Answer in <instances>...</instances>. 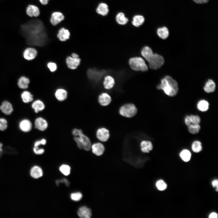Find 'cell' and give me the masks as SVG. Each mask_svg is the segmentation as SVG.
<instances>
[{"label":"cell","mask_w":218,"mask_h":218,"mask_svg":"<svg viewBox=\"0 0 218 218\" xmlns=\"http://www.w3.org/2000/svg\"><path fill=\"white\" fill-rule=\"evenodd\" d=\"M20 31L29 45L43 46L48 41L45 26L40 19H33L21 25Z\"/></svg>","instance_id":"6da1fadb"},{"label":"cell","mask_w":218,"mask_h":218,"mask_svg":"<svg viewBox=\"0 0 218 218\" xmlns=\"http://www.w3.org/2000/svg\"><path fill=\"white\" fill-rule=\"evenodd\" d=\"M141 53L149 63V67L152 69H158L163 65L164 61L163 57L157 53H154L151 49L148 46H144Z\"/></svg>","instance_id":"7a4b0ae2"},{"label":"cell","mask_w":218,"mask_h":218,"mask_svg":"<svg viewBox=\"0 0 218 218\" xmlns=\"http://www.w3.org/2000/svg\"><path fill=\"white\" fill-rule=\"evenodd\" d=\"M158 89L163 90L167 95L173 97L178 91V84L175 80L169 76H166L161 81V83L157 87Z\"/></svg>","instance_id":"3957f363"},{"label":"cell","mask_w":218,"mask_h":218,"mask_svg":"<svg viewBox=\"0 0 218 218\" xmlns=\"http://www.w3.org/2000/svg\"><path fill=\"white\" fill-rule=\"evenodd\" d=\"M72 134L79 148L87 151L91 149V144L90 140L83 133L82 130L75 128L72 130Z\"/></svg>","instance_id":"277c9868"},{"label":"cell","mask_w":218,"mask_h":218,"mask_svg":"<svg viewBox=\"0 0 218 218\" xmlns=\"http://www.w3.org/2000/svg\"><path fill=\"white\" fill-rule=\"evenodd\" d=\"M129 64L131 68L135 71H146L148 70L144 60L140 57L130 58L129 61Z\"/></svg>","instance_id":"5b68a950"},{"label":"cell","mask_w":218,"mask_h":218,"mask_svg":"<svg viewBox=\"0 0 218 218\" xmlns=\"http://www.w3.org/2000/svg\"><path fill=\"white\" fill-rule=\"evenodd\" d=\"M137 111V109L134 104H128L121 107L119 110V113L123 116L131 117L136 114Z\"/></svg>","instance_id":"8992f818"},{"label":"cell","mask_w":218,"mask_h":218,"mask_svg":"<svg viewBox=\"0 0 218 218\" xmlns=\"http://www.w3.org/2000/svg\"><path fill=\"white\" fill-rule=\"evenodd\" d=\"M106 72L105 70H100L93 68L89 69L87 73V77L90 80L97 82L102 78Z\"/></svg>","instance_id":"52a82bcc"},{"label":"cell","mask_w":218,"mask_h":218,"mask_svg":"<svg viewBox=\"0 0 218 218\" xmlns=\"http://www.w3.org/2000/svg\"><path fill=\"white\" fill-rule=\"evenodd\" d=\"M18 126L19 129L21 131L27 133L31 130L32 127V124L30 120L25 118L20 121Z\"/></svg>","instance_id":"ba28073f"},{"label":"cell","mask_w":218,"mask_h":218,"mask_svg":"<svg viewBox=\"0 0 218 218\" xmlns=\"http://www.w3.org/2000/svg\"><path fill=\"white\" fill-rule=\"evenodd\" d=\"M35 128L38 130L44 131L48 128V124L47 121L42 117H38L35 120L34 122Z\"/></svg>","instance_id":"9c48e42d"},{"label":"cell","mask_w":218,"mask_h":218,"mask_svg":"<svg viewBox=\"0 0 218 218\" xmlns=\"http://www.w3.org/2000/svg\"><path fill=\"white\" fill-rule=\"evenodd\" d=\"M64 18V17L62 13L55 12L51 14L50 20L52 25L55 26L63 20Z\"/></svg>","instance_id":"30bf717a"},{"label":"cell","mask_w":218,"mask_h":218,"mask_svg":"<svg viewBox=\"0 0 218 218\" xmlns=\"http://www.w3.org/2000/svg\"><path fill=\"white\" fill-rule=\"evenodd\" d=\"M81 60L79 58H75L68 56L66 59V62L68 68L72 70L76 69L80 64Z\"/></svg>","instance_id":"8fae6325"},{"label":"cell","mask_w":218,"mask_h":218,"mask_svg":"<svg viewBox=\"0 0 218 218\" xmlns=\"http://www.w3.org/2000/svg\"><path fill=\"white\" fill-rule=\"evenodd\" d=\"M0 110L5 114L8 115L13 111V108L11 103L7 101H4L0 105Z\"/></svg>","instance_id":"7c38bea8"},{"label":"cell","mask_w":218,"mask_h":218,"mask_svg":"<svg viewBox=\"0 0 218 218\" xmlns=\"http://www.w3.org/2000/svg\"><path fill=\"white\" fill-rule=\"evenodd\" d=\"M110 136L109 130L104 128L98 129L96 132V136L98 139L102 142L107 141Z\"/></svg>","instance_id":"4fadbf2b"},{"label":"cell","mask_w":218,"mask_h":218,"mask_svg":"<svg viewBox=\"0 0 218 218\" xmlns=\"http://www.w3.org/2000/svg\"><path fill=\"white\" fill-rule=\"evenodd\" d=\"M37 54V50L35 48L31 47L26 48L23 53L24 58L28 61L34 59L36 57Z\"/></svg>","instance_id":"5bb4252c"},{"label":"cell","mask_w":218,"mask_h":218,"mask_svg":"<svg viewBox=\"0 0 218 218\" xmlns=\"http://www.w3.org/2000/svg\"><path fill=\"white\" fill-rule=\"evenodd\" d=\"M70 33L67 29L64 28H61L58 32L57 37L61 41H65L70 38Z\"/></svg>","instance_id":"9a60e30c"},{"label":"cell","mask_w":218,"mask_h":218,"mask_svg":"<svg viewBox=\"0 0 218 218\" xmlns=\"http://www.w3.org/2000/svg\"><path fill=\"white\" fill-rule=\"evenodd\" d=\"M92 152L96 155L100 156L104 153V147L101 143H97L91 145V148Z\"/></svg>","instance_id":"2e32d148"},{"label":"cell","mask_w":218,"mask_h":218,"mask_svg":"<svg viewBox=\"0 0 218 218\" xmlns=\"http://www.w3.org/2000/svg\"><path fill=\"white\" fill-rule=\"evenodd\" d=\"M78 213V216L81 218H90L92 216L91 210L86 206L80 207Z\"/></svg>","instance_id":"e0dca14e"},{"label":"cell","mask_w":218,"mask_h":218,"mask_svg":"<svg viewBox=\"0 0 218 218\" xmlns=\"http://www.w3.org/2000/svg\"><path fill=\"white\" fill-rule=\"evenodd\" d=\"M26 12L29 16L32 17L38 16L40 14V11L39 8L36 6L31 5L27 7Z\"/></svg>","instance_id":"ac0fdd59"},{"label":"cell","mask_w":218,"mask_h":218,"mask_svg":"<svg viewBox=\"0 0 218 218\" xmlns=\"http://www.w3.org/2000/svg\"><path fill=\"white\" fill-rule=\"evenodd\" d=\"M31 107L34 112L36 113H38L45 109V105L42 101L40 100H37L32 102Z\"/></svg>","instance_id":"d6986e66"},{"label":"cell","mask_w":218,"mask_h":218,"mask_svg":"<svg viewBox=\"0 0 218 218\" xmlns=\"http://www.w3.org/2000/svg\"><path fill=\"white\" fill-rule=\"evenodd\" d=\"M68 92L64 89L58 88L56 90L54 93L55 96L58 101H62L66 99L68 97Z\"/></svg>","instance_id":"ffe728a7"},{"label":"cell","mask_w":218,"mask_h":218,"mask_svg":"<svg viewBox=\"0 0 218 218\" xmlns=\"http://www.w3.org/2000/svg\"><path fill=\"white\" fill-rule=\"evenodd\" d=\"M98 100L100 104L103 106H107L109 104L111 100L110 96L106 93H103L100 94Z\"/></svg>","instance_id":"44dd1931"},{"label":"cell","mask_w":218,"mask_h":218,"mask_svg":"<svg viewBox=\"0 0 218 218\" xmlns=\"http://www.w3.org/2000/svg\"><path fill=\"white\" fill-rule=\"evenodd\" d=\"M109 9L107 5L104 3H100L96 9V12L99 14L103 16L106 15L109 12Z\"/></svg>","instance_id":"7402d4cb"},{"label":"cell","mask_w":218,"mask_h":218,"mask_svg":"<svg viewBox=\"0 0 218 218\" xmlns=\"http://www.w3.org/2000/svg\"><path fill=\"white\" fill-rule=\"evenodd\" d=\"M30 173L32 177L37 179L42 176L43 171L40 167L37 166H35L31 168Z\"/></svg>","instance_id":"603a6c76"},{"label":"cell","mask_w":218,"mask_h":218,"mask_svg":"<svg viewBox=\"0 0 218 218\" xmlns=\"http://www.w3.org/2000/svg\"><path fill=\"white\" fill-rule=\"evenodd\" d=\"M141 150L144 153H149L153 149L152 143L150 141L144 140L140 143Z\"/></svg>","instance_id":"cb8c5ba5"},{"label":"cell","mask_w":218,"mask_h":218,"mask_svg":"<svg viewBox=\"0 0 218 218\" xmlns=\"http://www.w3.org/2000/svg\"><path fill=\"white\" fill-rule=\"evenodd\" d=\"M21 98L22 101L25 103H28L33 100V96L29 91H25L21 94Z\"/></svg>","instance_id":"d4e9b609"},{"label":"cell","mask_w":218,"mask_h":218,"mask_svg":"<svg viewBox=\"0 0 218 218\" xmlns=\"http://www.w3.org/2000/svg\"><path fill=\"white\" fill-rule=\"evenodd\" d=\"M114 79L111 76L108 75L105 77L103 85L105 89H109L111 88L114 86Z\"/></svg>","instance_id":"484cf974"},{"label":"cell","mask_w":218,"mask_h":218,"mask_svg":"<svg viewBox=\"0 0 218 218\" xmlns=\"http://www.w3.org/2000/svg\"><path fill=\"white\" fill-rule=\"evenodd\" d=\"M29 83L30 80L28 78L25 76H22L18 79V85L20 88L26 89L28 88Z\"/></svg>","instance_id":"4316f807"},{"label":"cell","mask_w":218,"mask_h":218,"mask_svg":"<svg viewBox=\"0 0 218 218\" xmlns=\"http://www.w3.org/2000/svg\"><path fill=\"white\" fill-rule=\"evenodd\" d=\"M216 84L213 81L209 79L206 82L203 89L204 91L207 93H210L213 92L215 89Z\"/></svg>","instance_id":"83f0119b"},{"label":"cell","mask_w":218,"mask_h":218,"mask_svg":"<svg viewBox=\"0 0 218 218\" xmlns=\"http://www.w3.org/2000/svg\"><path fill=\"white\" fill-rule=\"evenodd\" d=\"M144 20L145 19L143 16L137 15L133 17L132 23L134 26L138 27L143 24Z\"/></svg>","instance_id":"f1b7e54d"},{"label":"cell","mask_w":218,"mask_h":218,"mask_svg":"<svg viewBox=\"0 0 218 218\" xmlns=\"http://www.w3.org/2000/svg\"><path fill=\"white\" fill-rule=\"evenodd\" d=\"M157 33L159 37L162 39H165L168 37L169 35V32L167 27H163L158 28Z\"/></svg>","instance_id":"f546056e"},{"label":"cell","mask_w":218,"mask_h":218,"mask_svg":"<svg viewBox=\"0 0 218 218\" xmlns=\"http://www.w3.org/2000/svg\"><path fill=\"white\" fill-rule=\"evenodd\" d=\"M116 22L121 25L126 24L128 21V19L125 17L124 14L123 12L118 13L116 16Z\"/></svg>","instance_id":"4dcf8cb0"},{"label":"cell","mask_w":218,"mask_h":218,"mask_svg":"<svg viewBox=\"0 0 218 218\" xmlns=\"http://www.w3.org/2000/svg\"><path fill=\"white\" fill-rule=\"evenodd\" d=\"M197 108L200 111L204 112L209 109V103L205 100H201L198 102L197 104Z\"/></svg>","instance_id":"1f68e13d"},{"label":"cell","mask_w":218,"mask_h":218,"mask_svg":"<svg viewBox=\"0 0 218 218\" xmlns=\"http://www.w3.org/2000/svg\"><path fill=\"white\" fill-rule=\"evenodd\" d=\"M180 156L183 161L188 162L191 158V153L188 150L184 149L180 152Z\"/></svg>","instance_id":"d6a6232c"},{"label":"cell","mask_w":218,"mask_h":218,"mask_svg":"<svg viewBox=\"0 0 218 218\" xmlns=\"http://www.w3.org/2000/svg\"><path fill=\"white\" fill-rule=\"evenodd\" d=\"M188 128L189 132L193 134H197L200 129L199 124H191Z\"/></svg>","instance_id":"836d02e7"},{"label":"cell","mask_w":218,"mask_h":218,"mask_svg":"<svg viewBox=\"0 0 218 218\" xmlns=\"http://www.w3.org/2000/svg\"><path fill=\"white\" fill-rule=\"evenodd\" d=\"M201 143L199 141L196 140L194 141L192 145V150L195 153H198L202 150Z\"/></svg>","instance_id":"e575fe53"},{"label":"cell","mask_w":218,"mask_h":218,"mask_svg":"<svg viewBox=\"0 0 218 218\" xmlns=\"http://www.w3.org/2000/svg\"><path fill=\"white\" fill-rule=\"evenodd\" d=\"M60 171L65 176L69 175L70 173L71 168L68 165L64 164L60 166L59 168Z\"/></svg>","instance_id":"d590c367"},{"label":"cell","mask_w":218,"mask_h":218,"mask_svg":"<svg viewBox=\"0 0 218 218\" xmlns=\"http://www.w3.org/2000/svg\"><path fill=\"white\" fill-rule=\"evenodd\" d=\"M156 185L157 189L161 191L165 190L167 187L166 183L162 180L157 181L156 183Z\"/></svg>","instance_id":"8d00e7d4"},{"label":"cell","mask_w":218,"mask_h":218,"mask_svg":"<svg viewBox=\"0 0 218 218\" xmlns=\"http://www.w3.org/2000/svg\"><path fill=\"white\" fill-rule=\"evenodd\" d=\"M8 127V121L7 120L3 117H0V130H5Z\"/></svg>","instance_id":"74e56055"},{"label":"cell","mask_w":218,"mask_h":218,"mask_svg":"<svg viewBox=\"0 0 218 218\" xmlns=\"http://www.w3.org/2000/svg\"><path fill=\"white\" fill-rule=\"evenodd\" d=\"M82 197V194L80 192H76L72 193L71 195V198L73 201H78L81 200Z\"/></svg>","instance_id":"f35d334b"},{"label":"cell","mask_w":218,"mask_h":218,"mask_svg":"<svg viewBox=\"0 0 218 218\" xmlns=\"http://www.w3.org/2000/svg\"><path fill=\"white\" fill-rule=\"evenodd\" d=\"M190 118L191 124H199L200 122V117L197 115H191Z\"/></svg>","instance_id":"ab89813d"},{"label":"cell","mask_w":218,"mask_h":218,"mask_svg":"<svg viewBox=\"0 0 218 218\" xmlns=\"http://www.w3.org/2000/svg\"><path fill=\"white\" fill-rule=\"evenodd\" d=\"M47 66L50 71L51 72L55 71L57 68L56 64L53 62H48L47 64Z\"/></svg>","instance_id":"60d3db41"},{"label":"cell","mask_w":218,"mask_h":218,"mask_svg":"<svg viewBox=\"0 0 218 218\" xmlns=\"http://www.w3.org/2000/svg\"><path fill=\"white\" fill-rule=\"evenodd\" d=\"M46 143V140L45 138H42L40 140L36 141L34 142V147H39L41 145H45Z\"/></svg>","instance_id":"b9f144b4"},{"label":"cell","mask_w":218,"mask_h":218,"mask_svg":"<svg viewBox=\"0 0 218 218\" xmlns=\"http://www.w3.org/2000/svg\"><path fill=\"white\" fill-rule=\"evenodd\" d=\"M34 152L37 155H41L45 152V150L43 148H40L39 147H34L33 148Z\"/></svg>","instance_id":"7bdbcfd3"},{"label":"cell","mask_w":218,"mask_h":218,"mask_svg":"<svg viewBox=\"0 0 218 218\" xmlns=\"http://www.w3.org/2000/svg\"><path fill=\"white\" fill-rule=\"evenodd\" d=\"M184 122L186 125L187 127L191 124L189 115H187L185 117L184 119Z\"/></svg>","instance_id":"ee69618b"},{"label":"cell","mask_w":218,"mask_h":218,"mask_svg":"<svg viewBox=\"0 0 218 218\" xmlns=\"http://www.w3.org/2000/svg\"><path fill=\"white\" fill-rule=\"evenodd\" d=\"M65 183L66 185L67 186H68L69 184V183L68 181L65 179H64L61 180H57L56 181L57 184L58 185V183Z\"/></svg>","instance_id":"f6af8a7d"},{"label":"cell","mask_w":218,"mask_h":218,"mask_svg":"<svg viewBox=\"0 0 218 218\" xmlns=\"http://www.w3.org/2000/svg\"><path fill=\"white\" fill-rule=\"evenodd\" d=\"M212 184L213 187L216 188V190L218 191V181L217 180H214L212 182Z\"/></svg>","instance_id":"bcb514c9"},{"label":"cell","mask_w":218,"mask_h":218,"mask_svg":"<svg viewBox=\"0 0 218 218\" xmlns=\"http://www.w3.org/2000/svg\"><path fill=\"white\" fill-rule=\"evenodd\" d=\"M197 4H203L207 3L209 0H193Z\"/></svg>","instance_id":"7dc6e473"},{"label":"cell","mask_w":218,"mask_h":218,"mask_svg":"<svg viewBox=\"0 0 218 218\" xmlns=\"http://www.w3.org/2000/svg\"><path fill=\"white\" fill-rule=\"evenodd\" d=\"M209 217V218H217L218 215L216 213L213 212L210 214Z\"/></svg>","instance_id":"c3c4849f"},{"label":"cell","mask_w":218,"mask_h":218,"mask_svg":"<svg viewBox=\"0 0 218 218\" xmlns=\"http://www.w3.org/2000/svg\"><path fill=\"white\" fill-rule=\"evenodd\" d=\"M40 3L43 5H47L49 0H39Z\"/></svg>","instance_id":"681fc988"},{"label":"cell","mask_w":218,"mask_h":218,"mask_svg":"<svg viewBox=\"0 0 218 218\" xmlns=\"http://www.w3.org/2000/svg\"><path fill=\"white\" fill-rule=\"evenodd\" d=\"M71 57L75 58H79V55L75 53H73L71 54Z\"/></svg>","instance_id":"f907efd6"},{"label":"cell","mask_w":218,"mask_h":218,"mask_svg":"<svg viewBox=\"0 0 218 218\" xmlns=\"http://www.w3.org/2000/svg\"><path fill=\"white\" fill-rule=\"evenodd\" d=\"M3 147V144L2 143L0 142V153H1L3 150L2 147Z\"/></svg>","instance_id":"816d5d0a"}]
</instances>
